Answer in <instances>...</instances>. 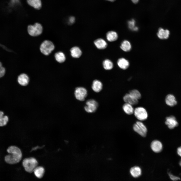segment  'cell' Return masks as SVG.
Returning a JSON list of instances; mask_svg holds the SVG:
<instances>
[{"instance_id": "cell-1", "label": "cell", "mask_w": 181, "mask_h": 181, "mask_svg": "<svg viewBox=\"0 0 181 181\" xmlns=\"http://www.w3.org/2000/svg\"><path fill=\"white\" fill-rule=\"evenodd\" d=\"M9 154L5 157V161L10 164H14L18 163L21 159L22 154L20 149L18 147L11 146L7 150Z\"/></svg>"}, {"instance_id": "cell-2", "label": "cell", "mask_w": 181, "mask_h": 181, "mask_svg": "<svg viewBox=\"0 0 181 181\" xmlns=\"http://www.w3.org/2000/svg\"><path fill=\"white\" fill-rule=\"evenodd\" d=\"M22 165L26 171L31 173L33 172L37 166L38 162L34 158L31 157L26 158L23 160Z\"/></svg>"}, {"instance_id": "cell-3", "label": "cell", "mask_w": 181, "mask_h": 181, "mask_svg": "<svg viewBox=\"0 0 181 181\" xmlns=\"http://www.w3.org/2000/svg\"><path fill=\"white\" fill-rule=\"evenodd\" d=\"M54 48V45L52 42L46 40L41 43L40 49L41 52L43 54L47 56L49 55Z\"/></svg>"}, {"instance_id": "cell-4", "label": "cell", "mask_w": 181, "mask_h": 181, "mask_svg": "<svg viewBox=\"0 0 181 181\" xmlns=\"http://www.w3.org/2000/svg\"><path fill=\"white\" fill-rule=\"evenodd\" d=\"M43 28L42 25L39 23H36L33 25H30L27 27L28 34L31 36H37L42 33Z\"/></svg>"}, {"instance_id": "cell-5", "label": "cell", "mask_w": 181, "mask_h": 181, "mask_svg": "<svg viewBox=\"0 0 181 181\" xmlns=\"http://www.w3.org/2000/svg\"><path fill=\"white\" fill-rule=\"evenodd\" d=\"M134 131L143 137L147 135V128L145 125L140 121H137L133 126Z\"/></svg>"}, {"instance_id": "cell-6", "label": "cell", "mask_w": 181, "mask_h": 181, "mask_svg": "<svg viewBox=\"0 0 181 181\" xmlns=\"http://www.w3.org/2000/svg\"><path fill=\"white\" fill-rule=\"evenodd\" d=\"M133 113L136 118L140 121L145 120L148 117L147 111L142 107H138L135 108Z\"/></svg>"}, {"instance_id": "cell-7", "label": "cell", "mask_w": 181, "mask_h": 181, "mask_svg": "<svg viewBox=\"0 0 181 181\" xmlns=\"http://www.w3.org/2000/svg\"><path fill=\"white\" fill-rule=\"evenodd\" d=\"M87 95L86 89L82 87H78L75 89L74 92V95L76 98L77 100L83 101Z\"/></svg>"}, {"instance_id": "cell-8", "label": "cell", "mask_w": 181, "mask_h": 181, "mask_svg": "<svg viewBox=\"0 0 181 181\" xmlns=\"http://www.w3.org/2000/svg\"><path fill=\"white\" fill-rule=\"evenodd\" d=\"M86 104V105L84 107V109L86 112L89 113L94 112L98 106L97 102L93 99L88 100Z\"/></svg>"}, {"instance_id": "cell-9", "label": "cell", "mask_w": 181, "mask_h": 181, "mask_svg": "<svg viewBox=\"0 0 181 181\" xmlns=\"http://www.w3.org/2000/svg\"><path fill=\"white\" fill-rule=\"evenodd\" d=\"M165 124L170 129H173L178 125V122L175 117L171 115L166 118Z\"/></svg>"}, {"instance_id": "cell-10", "label": "cell", "mask_w": 181, "mask_h": 181, "mask_svg": "<svg viewBox=\"0 0 181 181\" xmlns=\"http://www.w3.org/2000/svg\"><path fill=\"white\" fill-rule=\"evenodd\" d=\"M17 81L20 85L24 86H26L29 84V78L27 74L24 73H22L18 76Z\"/></svg>"}, {"instance_id": "cell-11", "label": "cell", "mask_w": 181, "mask_h": 181, "mask_svg": "<svg viewBox=\"0 0 181 181\" xmlns=\"http://www.w3.org/2000/svg\"><path fill=\"white\" fill-rule=\"evenodd\" d=\"M151 147L152 151L156 153L160 152L163 148L162 143L160 141L157 140L153 141L151 144Z\"/></svg>"}, {"instance_id": "cell-12", "label": "cell", "mask_w": 181, "mask_h": 181, "mask_svg": "<svg viewBox=\"0 0 181 181\" xmlns=\"http://www.w3.org/2000/svg\"><path fill=\"white\" fill-rule=\"evenodd\" d=\"M123 99L125 103L132 105H137L138 103V100L132 97L129 93L126 94L123 97Z\"/></svg>"}, {"instance_id": "cell-13", "label": "cell", "mask_w": 181, "mask_h": 181, "mask_svg": "<svg viewBox=\"0 0 181 181\" xmlns=\"http://www.w3.org/2000/svg\"><path fill=\"white\" fill-rule=\"evenodd\" d=\"M165 101L166 104L170 107H173L177 104L175 96L172 94L167 95L165 97Z\"/></svg>"}, {"instance_id": "cell-14", "label": "cell", "mask_w": 181, "mask_h": 181, "mask_svg": "<svg viewBox=\"0 0 181 181\" xmlns=\"http://www.w3.org/2000/svg\"><path fill=\"white\" fill-rule=\"evenodd\" d=\"M169 33L168 30H164L161 28L159 29L157 35L158 37L161 39H167L169 37Z\"/></svg>"}, {"instance_id": "cell-15", "label": "cell", "mask_w": 181, "mask_h": 181, "mask_svg": "<svg viewBox=\"0 0 181 181\" xmlns=\"http://www.w3.org/2000/svg\"><path fill=\"white\" fill-rule=\"evenodd\" d=\"M94 43L96 47L99 49H105L107 45L106 42L104 39L101 38L95 40L94 41Z\"/></svg>"}, {"instance_id": "cell-16", "label": "cell", "mask_w": 181, "mask_h": 181, "mask_svg": "<svg viewBox=\"0 0 181 181\" xmlns=\"http://www.w3.org/2000/svg\"><path fill=\"white\" fill-rule=\"evenodd\" d=\"M92 87V89L95 92L99 93L102 89L103 84L100 81L95 80L93 81Z\"/></svg>"}, {"instance_id": "cell-17", "label": "cell", "mask_w": 181, "mask_h": 181, "mask_svg": "<svg viewBox=\"0 0 181 181\" xmlns=\"http://www.w3.org/2000/svg\"><path fill=\"white\" fill-rule=\"evenodd\" d=\"M130 172L131 175L134 178H137L139 177L141 174L142 170L139 167L135 166L130 169Z\"/></svg>"}, {"instance_id": "cell-18", "label": "cell", "mask_w": 181, "mask_h": 181, "mask_svg": "<svg viewBox=\"0 0 181 181\" xmlns=\"http://www.w3.org/2000/svg\"><path fill=\"white\" fill-rule=\"evenodd\" d=\"M117 64L120 68L124 70L127 68L129 65L128 61L123 58L119 59L117 61Z\"/></svg>"}, {"instance_id": "cell-19", "label": "cell", "mask_w": 181, "mask_h": 181, "mask_svg": "<svg viewBox=\"0 0 181 181\" xmlns=\"http://www.w3.org/2000/svg\"><path fill=\"white\" fill-rule=\"evenodd\" d=\"M71 56L74 58H78L80 57L82 52L80 49L77 47L72 48L70 50Z\"/></svg>"}, {"instance_id": "cell-20", "label": "cell", "mask_w": 181, "mask_h": 181, "mask_svg": "<svg viewBox=\"0 0 181 181\" xmlns=\"http://www.w3.org/2000/svg\"><path fill=\"white\" fill-rule=\"evenodd\" d=\"M122 107L124 111L126 114L131 115L133 113L134 110L132 105L125 103L123 105Z\"/></svg>"}, {"instance_id": "cell-21", "label": "cell", "mask_w": 181, "mask_h": 181, "mask_svg": "<svg viewBox=\"0 0 181 181\" xmlns=\"http://www.w3.org/2000/svg\"><path fill=\"white\" fill-rule=\"evenodd\" d=\"M33 172L36 177L40 178L43 176L45 172V170L42 166H37L34 170Z\"/></svg>"}, {"instance_id": "cell-22", "label": "cell", "mask_w": 181, "mask_h": 181, "mask_svg": "<svg viewBox=\"0 0 181 181\" xmlns=\"http://www.w3.org/2000/svg\"><path fill=\"white\" fill-rule=\"evenodd\" d=\"M106 36L107 40L110 42L115 41L118 38V35L117 33L112 31L108 32L107 33Z\"/></svg>"}, {"instance_id": "cell-23", "label": "cell", "mask_w": 181, "mask_h": 181, "mask_svg": "<svg viewBox=\"0 0 181 181\" xmlns=\"http://www.w3.org/2000/svg\"><path fill=\"white\" fill-rule=\"evenodd\" d=\"M28 4L35 9H40L41 6L40 0H27Z\"/></svg>"}, {"instance_id": "cell-24", "label": "cell", "mask_w": 181, "mask_h": 181, "mask_svg": "<svg viewBox=\"0 0 181 181\" xmlns=\"http://www.w3.org/2000/svg\"><path fill=\"white\" fill-rule=\"evenodd\" d=\"M55 57L56 61L60 63L64 62L66 60V57L64 54L61 52L56 53L55 55Z\"/></svg>"}, {"instance_id": "cell-25", "label": "cell", "mask_w": 181, "mask_h": 181, "mask_svg": "<svg viewBox=\"0 0 181 181\" xmlns=\"http://www.w3.org/2000/svg\"><path fill=\"white\" fill-rule=\"evenodd\" d=\"M120 48L124 51L128 52L130 51L131 49V45L128 41L124 40L121 43Z\"/></svg>"}, {"instance_id": "cell-26", "label": "cell", "mask_w": 181, "mask_h": 181, "mask_svg": "<svg viewBox=\"0 0 181 181\" xmlns=\"http://www.w3.org/2000/svg\"><path fill=\"white\" fill-rule=\"evenodd\" d=\"M9 120L8 117L4 115V113L0 111V126H3L6 125Z\"/></svg>"}, {"instance_id": "cell-27", "label": "cell", "mask_w": 181, "mask_h": 181, "mask_svg": "<svg viewBox=\"0 0 181 181\" xmlns=\"http://www.w3.org/2000/svg\"><path fill=\"white\" fill-rule=\"evenodd\" d=\"M103 64L104 68L106 70H110L112 69L113 67L112 62L109 59L105 60L103 62Z\"/></svg>"}, {"instance_id": "cell-28", "label": "cell", "mask_w": 181, "mask_h": 181, "mask_svg": "<svg viewBox=\"0 0 181 181\" xmlns=\"http://www.w3.org/2000/svg\"><path fill=\"white\" fill-rule=\"evenodd\" d=\"M129 93L135 99H140L141 98V95L139 91L137 89H133L130 91Z\"/></svg>"}, {"instance_id": "cell-29", "label": "cell", "mask_w": 181, "mask_h": 181, "mask_svg": "<svg viewBox=\"0 0 181 181\" xmlns=\"http://www.w3.org/2000/svg\"><path fill=\"white\" fill-rule=\"evenodd\" d=\"M129 27L130 29L134 31H137L138 28L135 26V22L133 19L128 21V22Z\"/></svg>"}, {"instance_id": "cell-30", "label": "cell", "mask_w": 181, "mask_h": 181, "mask_svg": "<svg viewBox=\"0 0 181 181\" xmlns=\"http://www.w3.org/2000/svg\"><path fill=\"white\" fill-rule=\"evenodd\" d=\"M19 3V0H10L9 4L10 8H13Z\"/></svg>"}, {"instance_id": "cell-31", "label": "cell", "mask_w": 181, "mask_h": 181, "mask_svg": "<svg viewBox=\"0 0 181 181\" xmlns=\"http://www.w3.org/2000/svg\"><path fill=\"white\" fill-rule=\"evenodd\" d=\"M5 73V69L2 66V63L0 62V78L3 76Z\"/></svg>"}, {"instance_id": "cell-32", "label": "cell", "mask_w": 181, "mask_h": 181, "mask_svg": "<svg viewBox=\"0 0 181 181\" xmlns=\"http://www.w3.org/2000/svg\"><path fill=\"white\" fill-rule=\"evenodd\" d=\"M169 175L170 178L173 180H176L180 179L179 177L174 176L171 173H169Z\"/></svg>"}, {"instance_id": "cell-33", "label": "cell", "mask_w": 181, "mask_h": 181, "mask_svg": "<svg viewBox=\"0 0 181 181\" xmlns=\"http://www.w3.org/2000/svg\"><path fill=\"white\" fill-rule=\"evenodd\" d=\"M177 153L178 155L181 157V146L178 147L177 148Z\"/></svg>"}, {"instance_id": "cell-34", "label": "cell", "mask_w": 181, "mask_h": 181, "mask_svg": "<svg viewBox=\"0 0 181 181\" xmlns=\"http://www.w3.org/2000/svg\"><path fill=\"white\" fill-rule=\"evenodd\" d=\"M75 20L74 18L73 17H71L69 19V21L70 23H73L74 22Z\"/></svg>"}, {"instance_id": "cell-35", "label": "cell", "mask_w": 181, "mask_h": 181, "mask_svg": "<svg viewBox=\"0 0 181 181\" xmlns=\"http://www.w3.org/2000/svg\"><path fill=\"white\" fill-rule=\"evenodd\" d=\"M131 1L134 4H136L139 1V0H131Z\"/></svg>"}, {"instance_id": "cell-36", "label": "cell", "mask_w": 181, "mask_h": 181, "mask_svg": "<svg viewBox=\"0 0 181 181\" xmlns=\"http://www.w3.org/2000/svg\"><path fill=\"white\" fill-rule=\"evenodd\" d=\"M106 0L108 1L112 2H113V1H114L115 0Z\"/></svg>"}, {"instance_id": "cell-37", "label": "cell", "mask_w": 181, "mask_h": 181, "mask_svg": "<svg viewBox=\"0 0 181 181\" xmlns=\"http://www.w3.org/2000/svg\"><path fill=\"white\" fill-rule=\"evenodd\" d=\"M179 164L180 165V166H181V160H180V162H179Z\"/></svg>"}]
</instances>
